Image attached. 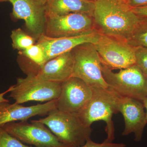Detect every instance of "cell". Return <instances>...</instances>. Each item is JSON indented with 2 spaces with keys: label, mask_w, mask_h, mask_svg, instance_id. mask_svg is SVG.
<instances>
[{
  "label": "cell",
  "mask_w": 147,
  "mask_h": 147,
  "mask_svg": "<svg viewBox=\"0 0 147 147\" xmlns=\"http://www.w3.org/2000/svg\"><path fill=\"white\" fill-rule=\"evenodd\" d=\"M93 18L101 34L126 41L140 19L124 0H96Z\"/></svg>",
  "instance_id": "6da1fadb"
},
{
  "label": "cell",
  "mask_w": 147,
  "mask_h": 147,
  "mask_svg": "<svg viewBox=\"0 0 147 147\" xmlns=\"http://www.w3.org/2000/svg\"><path fill=\"white\" fill-rule=\"evenodd\" d=\"M36 121L46 125L60 142L71 147L81 146L91 139V127L85 125L79 116L57 108L51 110L47 117Z\"/></svg>",
  "instance_id": "7a4b0ae2"
},
{
  "label": "cell",
  "mask_w": 147,
  "mask_h": 147,
  "mask_svg": "<svg viewBox=\"0 0 147 147\" xmlns=\"http://www.w3.org/2000/svg\"><path fill=\"white\" fill-rule=\"evenodd\" d=\"M92 88L91 99L79 117L89 127H91L93 123L97 121L105 122L107 137L104 142H113L115 139V129L112 119L113 114L119 113L117 93L110 87Z\"/></svg>",
  "instance_id": "3957f363"
},
{
  "label": "cell",
  "mask_w": 147,
  "mask_h": 147,
  "mask_svg": "<svg viewBox=\"0 0 147 147\" xmlns=\"http://www.w3.org/2000/svg\"><path fill=\"white\" fill-rule=\"evenodd\" d=\"M103 78L109 87L122 96L142 101L147 97V81L144 72L135 65L114 72L102 62Z\"/></svg>",
  "instance_id": "277c9868"
},
{
  "label": "cell",
  "mask_w": 147,
  "mask_h": 147,
  "mask_svg": "<svg viewBox=\"0 0 147 147\" xmlns=\"http://www.w3.org/2000/svg\"><path fill=\"white\" fill-rule=\"evenodd\" d=\"M71 52L74 63L72 77L81 79L92 87L109 88L103 78L102 61L94 44H81Z\"/></svg>",
  "instance_id": "5b68a950"
},
{
  "label": "cell",
  "mask_w": 147,
  "mask_h": 147,
  "mask_svg": "<svg viewBox=\"0 0 147 147\" xmlns=\"http://www.w3.org/2000/svg\"><path fill=\"white\" fill-rule=\"evenodd\" d=\"M61 84L48 82L28 74L25 78H18L15 85L11 86L9 97L21 104L31 101L57 100L59 96Z\"/></svg>",
  "instance_id": "8992f818"
},
{
  "label": "cell",
  "mask_w": 147,
  "mask_h": 147,
  "mask_svg": "<svg viewBox=\"0 0 147 147\" xmlns=\"http://www.w3.org/2000/svg\"><path fill=\"white\" fill-rule=\"evenodd\" d=\"M3 128L24 144L35 147H73L63 144L58 139L44 124L36 120L8 123Z\"/></svg>",
  "instance_id": "52a82bcc"
},
{
  "label": "cell",
  "mask_w": 147,
  "mask_h": 147,
  "mask_svg": "<svg viewBox=\"0 0 147 147\" xmlns=\"http://www.w3.org/2000/svg\"><path fill=\"white\" fill-rule=\"evenodd\" d=\"M102 63L111 69H124L136 65V47L101 33L94 44Z\"/></svg>",
  "instance_id": "ba28073f"
},
{
  "label": "cell",
  "mask_w": 147,
  "mask_h": 147,
  "mask_svg": "<svg viewBox=\"0 0 147 147\" xmlns=\"http://www.w3.org/2000/svg\"><path fill=\"white\" fill-rule=\"evenodd\" d=\"M46 16L43 34L50 37L76 36L96 28L93 17L85 13Z\"/></svg>",
  "instance_id": "9c48e42d"
},
{
  "label": "cell",
  "mask_w": 147,
  "mask_h": 147,
  "mask_svg": "<svg viewBox=\"0 0 147 147\" xmlns=\"http://www.w3.org/2000/svg\"><path fill=\"white\" fill-rule=\"evenodd\" d=\"M93 94L92 87L81 79L71 77L61 84L57 109L79 116L86 107Z\"/></svg>",
  "instance_id": "30bf717a"
},
{
  "label": "cell",
  "mask_w": 147,
  "mask_h": 147,
  "mask_svg": "<svg viewBox=\"0 0 147 147\" xmlns=\"http://www.w3.org/2000/svg\"><path fill=\"white\" fill-rule=\"evenodd\" d=\"M13 6V20H24L26 27L34 36L38 38L44 33L46 16L45 5L39 0H8Z\"/></svg>",
  "instance_id": "8fae6325"
},
{
  "label": "cell",
  "mask_w": 147,
  "mask_h": 147,
  "mask_svg": "<svg viewBox=\"0 0 147 147\" xmlns=\"http://www.w3.org/2000/svg\"><path fill=\"white\" fill-rule=\"evenodd\" d=\"M117 97L118 111L121 113L125 121L122 135L127 136L133 133L135 142H140L147 123L143 102L134 98L122 96L117 93Z\"/></svg>",
  "instance_id": "7c38bea8"
},
{
  "label": "cell",
  "mask_w": 147,
  "mask_h": 147,
  "mask_svg": "<svg viewBox=\"0 0 147 147\" xmlns=\"http://www.w3.org/2000/svg\"><path fill=\"white\" fill-rule=\"evenodd\" d=\"M100 35L101 33L96 28L80 35L67 37L51 38L43 34L37 38L36 43L43 49L47 62L59 55L71 51L81 44H95Z\"/></svg>",
  "instance_id": "4fadbf2b"
},
{
  "label": "cell",
  "mask_w": 147,
  "mask_h": 147,
  "mask_svg": "<svg viewBox=\"0 0 147 147\" xmlns=\"http://www.w3.org/2000/svg\"><path fill=\"white\" fill-rule=\"evenodd\" d=\"M57 108V100L48 101L44 104L24 106L14 102H0V126L16 121H27L38 115H47L51 110Z\"/></svg>",
  "instance_id": "5bb4252c"
},
{
  "label": "cell",
  "mask_w": 147,
  "mask_h": 147,
  "mask_svg": "<svg viewBox=\"0 0 147 147\" xmlns=\"http://www.w3.org/2000/svg\"><path fill=\"white\" fill-rule=\"evenodd\" d=\"M74 64L69 51L48 61L38 68L34 75L42 80L62 84L72 77Z\"/></svg>",
  "instance_id": "9a60e30c"
},
{
  "label": "cell",
  "mask_w": 147,
  "mask_h": 147,
  "mask_svg": "<svg viewBox=\"0 0 147 147\" xmlns=\"http://www.w3.org/2000/svg\"><path fill=\"white\" fill-rule=\"evenodd\" d=\"M46 16L69 13H85L93 17L94 2L88 0H48L45 4Z\"/></svg>",
  "instance_id": "2e32d148"
},
{
  "label": "cell",
  "mask_w": 147,
  "mask_h": 147,
  "mask_svg": "<svg viewBox=\"0 0 147 147\" xmlns=\"http://www.w3.org/2000/svg\"><path fill=\"white\" fill-rule=\"evenodd\" d=\"M127 42L134 47H147V18L140 17V19L132 34Z\"/></svg>",
  "instance_id": "e0dca14e"
},
{
  "label": "cell",
  "mask_w": 147,
  "mask_h": 147,
  "mask_svg": "<svg viewBox=\"0 0 147 147\" xmlns=\"http://www.w3.org/2000/svg\"><path fill=\"white\" fill-rule=\"evenodd\" d=\"M10 37L12 47L19 51L26 49L35 44L34 38L28 34L20 28L13 30Z\"/></svg>",
  "instance_id": "ac0fdd59"
},
{
  "label": "cell",
  "mask_w": 147,
  "mask_h": 147,
  "mask_svg": "<svg viewBox=\"0 0 147 147\" xmlns=\"http://www.w3.org/2000/svg\"><path fill=\"white\" fill-rule=\"evenodd\" d=\"M19 54L31 61L37 68L46 63L44 50L42 47L37 43L26 49L19 51Z\"/></svg>",
  "instance_id": "d6986e66"
},
{
  "label": "cell",
  "mask_w": 147,
  "mask_h": 147,
  "mask_svg": "<svg viewBox=\"0 0 147 147\" xmlns=\"http://www.w3.org/2000/svg\"><path fill=\"white\" fill-rule=\"evenodd\" d=\"M0 147H35L25 145L0 126Z\"/></svg>",
  "instance_id": "ffe728a7"
},
{
  "label": "cell",
  "mask_w": 147,
  "mask_h": 147,
  "mask_svg": "<svg viewBox=\"0 0 147 147\" xmlns=\"http://www.w3.org/2000/svg\"><path fill=\"white\" fill-rule=\"evenodd\" d=\"M136 47V65L142 70L147 71V47Z\"/></svg>",
  "instance_id": "44dd1931"
},
{
  "label": "cell",
  "mask_w": 147,
  "mask_h": 147,
  "mask_svg": "<svg viewBox=\"0 0 147 147\" xmlns=\"http://www.w3.org/2000/svg\"><path fill=\"white\" fill-rule=\"evenodd\" d=\"M79 147H126V146L123 144L113 143V142H103L102 143L99 144L94 142L90 139L87 141L85 144Z\"/></svg>",
  "instance_id": "7402d4cb"
},
{
  "label": "cell",
  "mask_w": 147,
  "mask_h": 147,
  "mask_svg": "<svg viewBox=\"0 0 147 147\" xmlns=\"http://www.w3.org/2000/svg\"><path fill=\"white\" fill-rule=\"evenodd\" d=\"M126 2L131 8L147 5V0H127Z\"/></svg>",
  "instance_id": "603a6c76"
},
{
  "label": "cell",
  "mask_w": 147,
  "mask_h": 147,
  "mask_svg": "<svg viewBox=\"0 0 147 147\" xmlns=\"http://www.w3.org/2000/svg\"><path fill=\"white\" fill-rule=\"evenodd\" d=\"M131 9L133 12L139 17L147 18V5Z\"/></svg>",
  "instance_id": "cb8c5ba5"
},
{
  "label": "cell",
  "mask_w": 147,
  "mask_h": 147,
  "mask_svg": "<svg viewBox=\"0 0 147 147\" xmlns=\"http://www.w3.org/2000/svg\"><path fill=\"white\" fill-rule=\"evenodd\" d=\"M10 88L9 87L8 89L6 90L5 91L3 92L0 93V102H9V100L5 98L4 96L6 94H7V93L9 92H10Z\"/></svg>",
  "instance_id": "d4e9b609"
},
{
  "label": "cell",
  "mask_w": 147,
  "mask_h": 147,
  "mask_svg": "<svg viewBox=\"0 0 147 147\" xmlns=\"http://www.w3.org/2000/svg\"><path fill=\"white\" fill-rule=\"evenodd\" d=\"M143 102V104H144V107L146 108V121L147 123V97L145 98L143 101H142Z\"/></svg>",
  "instance_id": "484cf974"
},
{
  "label": "cell",
  "mask_w": 147,
  "mask_h": 147,
  "mask_svg": "<svg viewBox=\"0 0 147 147\" xmlns=\"http://www.w3.org/2000/svg\"><path fill=\"white\" fill-rule=\"evenodd\" d=\"M39 1L40 2L42 3L43 4L45 5L48 0H39Z\"/></svg>",
  "instance_id": "4316f807"
},
{
  "label": "cell",
  "mask_w": 147,
  "mask_h": 147,
  "mask_svg": "<svg viewBox=\"0 0 147 147\" xmlns=\"http://www.w3.org/2000/svg\"><path fill=\"white\" fill-rule=\"evenodd\" d=\"M143 72H144V74L145 77H146V79L147 81V71L146 70H142Z\"/></svg>",
  "instance_id": "83f0119b"
},
{
  "label": "cell",
  "mask_w": 147,
  "mask_h": 147,
  "mask_svg": "<svg viewBox=\"0 0 147 147\" xmlns=\"http://www.w3.org/2000/svg\"><path fill=\"white\" fill-rule=\"evenodd\" d=\"M8 1V0H0V3Z\"/></svg>",
  "instance_id": "f1b7e54d"
},
{
  "label": "cell",
  "mask_w": 147,
  "mask_h": 147,
  "mask_svg": "<svg viewBox=\"0 0 147 147\" xmlns=\"http://www.w3.org/2000/svg\"><path fill=\"white\" fill-rule=\"evenodd\" d=\"M88 1H95L96 0H88Z\"/></svg>",
  "instance_id": "f546056e"
},
{
  "label": "cell",
  "mask_w": 147,
  "mask_h": 147,
  "mask_svg": "<svg viewBox=\"0 0 147 147\" xmlns=\"http://www.w3.org/2000/svg\"><path fill=\"white\" fill-rule=\"evenodd\" d=\"M124 1H126L127 0H124Z\"/></svg>",
  "instance_id": "4dcf8cb0"
}]
</instances>
